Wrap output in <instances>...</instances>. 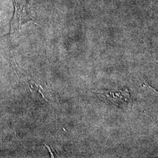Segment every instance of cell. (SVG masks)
<instances>
[{
	"mask_svg": "<svg viewBox=\"0 0 158 158\" xmlns=\"http://www.w3.org/2000/svg\"><path fill=\"white\" fill-rule=\"evenodd\" d=\"M14 11L10 23V32L11 35L21 31L23 25L29 22L38 25L31 17L28 0H12Z\"/></svg>",
	"mask_w": 158,
	"mask_h": 158,
	"instance_id": "cell-1",
	"label": "cell"
}]
</instances>
